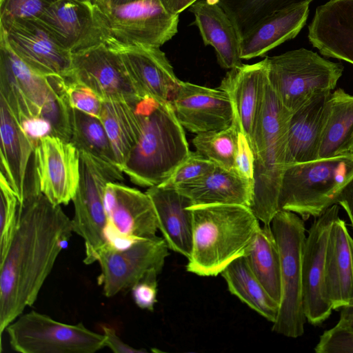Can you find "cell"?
Here are the masks:
<instances>
[{"label": "cell", "mask_w": 353, "mask_h": 353, "mask_svg": "<svg viewBox=\"0 0 353 353\" xmlns=\"http://www.w3.org/2000/svg\"><path fill=\"white\" fill-rule=\"evenodd\" d=\"M0 37L32 70L46 77H68L72 52L61 48L35 19L0 23Z\"/></svg>", "instance_id": "2e32d148"}, {"label": "cell", "mask_w": 353, "mask_h": 353, "mask_svg": "<svg viewBox=\"0 0 353 353\" xmlns=\"http://www.w3.org/2000/svg\"><path fill=\"white\" fill-rule=\"evenodd\" d=\"M90 1H92V0H90Z\"/></svg>", "instance_id": "11a10c76"}, {"label": "cell", "mask_w": 353, "mask_h": 353, "mask_svg": "<svg viewBox=\"0 0 353 353\" xmlns=\"http://www.w3.org/2000/svg\"><path fill=\"white\" fill-rule=\"evenodd\" d=\"M104 43L119 53L131 79L143 97L170 101L181 80L175 75L172 65L160 48Z\"/></svg>", "instance_id": "ffe728a7"}, {"label": "cell", "mask_w": 353, "mask_h": 353, "mask_svg": "<svg viewBox=\"0 0 353 353\" xmlns=\"http://www.w3.org/2000/svg\"><path fill=\"white\" fill-rule=\"evenodd\" d=\"M163 6L167 9L170 0H160Z\"/></svg>", "instance_id": "816d5d0a"}, {"label": "cell", "mask_w": 353, "mask_h": 353, "mask_svg": "<svg viewBox=\"0 0 353 353\" xmlns=\"http://www.w3.org/2000/svg\"><path fill=\"white\" fill-rule=\"evenodd\" d=\"M190 208L192 248L187 271L215 276L244 255L261 226L259 220L249 207L241 205H199Z\"/></svg>", "instance_id": "7a4b0ae2"}, {"label": "cell", "mask_w": 353, "mask_h": 353, "mask_svg": "<svg viewBox=\"0 0 353 353\" xmlns=\"http://www.w3.org/2000/svg\"><path fill=\"white\" fill-rule=\"evenodd\" d=\"M345 222L339 216L329 234L325 257L323 283L324 299L333 310H339L353 301V255Z\"/></svg>", "instance_id": "d4e9b609"}, {"label": "cell", "mask_w": 353, "mask_h": 353, "mask_svg": "<svg viewBox=\"0 0 353 353\" xmlns=\"http://www.w3.org/2000/svg\"><path fill=\"white\" fill-rule=\"evenodd\" d=\"M63 77H46L26 65L0 37V99L21 124L41 117L53 129L61 128L68 114Z\"/></svg>", "instance_id": "5b68a950"}, {"label": "cell", "mask_w": 353, "mask_h": 353, "mask_svg": "<svg viewBox=\"0 0 353 353\" xmlns=\"http://www.w3.org/2000/svg\"><path fill=\"white\" fill-rule=\"evenodd\" d=\"M331 92L323 91L314 94L290 113L287 165L318 159L326 105Z\"/></svg>", "instance_id": "484cf974"}, {"label": "cell", "mask_w": 353, "mask_h": 353, "mask_svg": "<svg viewBox=\"0 0 353 353\" xmlns=\"http://www.w3.org/2000/svg\"><path fill=\"white\" fill-rule=\"evenodd\" d=\"M69 79L93 91L102 101L138 103L143 97L119 53L101 42L72 53Z\"/></svg>", "instance_id": "4fadbf2b"}, {"label": "cell", "mask_w": 353, "mask_h": 353, "mask_svg": "<svg viewBox=\"0 0 353 353\" xmlns=\"http://www.w3.org/2000/svg\"><path fill=\"white\" fill-rule=\"evenodd\" d=\"M123 179L122 172L112 170L90 155L80 152V179L72 199L74 214L71 220L73 232L84 241L83 263L94 261L97 252L107 243V216L104 192L108 183Z\"/></svg>", "instance_id": "8fae6325"}, {"label": "cell", "mask_w": 353, "mask_h": 353, "mask_svg": "<svg viewBox=\"0 0 353 353\" xmlns=\"http://www.w3.org/2000/svg\"><path fill=\"white\" fill-rule=\"evenodd\" d=\"M65 79V92L70 106L99 119L102 100L88 88L69 79Z\"/></svg>", "instance_id": "ab89813d"}, {"label": "cell", "mask_w": 353, "mask_h": 353, "mask_svg": "<svg viewBox=\"0 0 353 353\" xmlns=\"http://www.w3.org/2000/svg\"><path fill=\"white\" fill-rule=\"evenodd\" d=\"M70 124V141L79 152L90 155L112 170L122 172L117 165L110 141L100 119L71 108Z\"/></svg>", "instance_id": "836d02e7"}, {"label": "cell", "mask_w": 353, "mask_h": 353, "mask_svg": "<svg viewBox=\"0 0 353 353\" xmlns=\"http://www.w3.org/2000/svg\"><path fill=\"white\" fill-rule=\"evenodd\" d=\"M57 0H0V23L18 19H36Z\"/></svg>", "instance_id": "f35d334b"}, {"label": "cell", "mask_w": 353, "mask_h": 353, "mask_svg": "<svg viewBox=\"0 0 353 353\" xmlns=\"http://www.w3.org/2000/svg\"><path fill=\"white\" fill-rule=\"evenodd\" d=\"M73 232L61 205L32 190L19 204L17 225L0 263V334L32 306Z\"/></svg>", "instance_id": "6da1fadb"}, {"label": "cell", "mask_w": 353, "mask_h": 353, "mask_svg": "<svg viewBox=\"0 0 353 353\" xmlns=\"http://www.w3.org/2000/svg\"><path fill=\"white\" fill-rule=\"evenodd\" d=\"M353 176V154L286 165L279 196V210L292 212L304 221L319 217L336 204L341 190Z\"/></svg>", "instance_id": "8992f818"}, {"label": "cell", "mask_w": 353, "mask_h": 353, "mask_svg": "<svg viewBox=\"0 0 353 353\" xmlns=\"http://www.w3.org/2000/svg\"><path fill=\"white\" fill-rule=\"evenodd\" d=\"M1 171L19 203L26 197L28 170L35 145L0 99Z\"/></svg>", "instance_id": "4316f807"}, {"label": "cell", "mask_w": 353, "mask_h": 353, "mask_svg": "<svg viewBox=\"0 0 353 353\" xmlns=\"http://www.w3.org/2000/svg\"><path fill=\"white\" fill-rule=\"evenodd\" d=\"M243 256L268 294L279 304L281 298V259L270 225L260 226Z\"/></svg>", "instance_id": "d6a6232c"}, {"label": "cell", "mask_w": 353, "mask_h": 353, "mask_svg": "<svg viewBox=\"0 0 353 353\" xmlns=\"http://www.w3.org/2000/svg\"><path fill=\"white\" fill-rule=\"evenodd\" d=\"M27 136L33 141L35 146L43 137L53 136L51 124L41 117H34L27 119L21 123Z\"/></svg>", "instance_id": "ee69618b"}, {"label": "cell", "mask_w": 353, "mask_h": 353, "mask_svg": "<svg viewBox=\"0 0 353 353\" xmlns=\"http://www.w3.org/2000/svg\"><path fill=\"white\" fill-rule=\"evenodd\" d=\"M145 192L152 202L158 229L169 249L188 259L192 248V201L171 186H152Z\"/></svg>", "instance_id": "cb8c5ba5"}, {"label": "cell", "mask_w": 353, "mask_h": 353, "mask_svg": "<svg viewBox=\"0 0 353 353\" xmlns=\"http://www.w3.org/2000/svg\"><path fill=\"white\" fill-rule=\"evenodd\" d=\"M170 103L182 126L199 134L225 130L234 121V113L228 94L181 81Z\"/></svg>", "instance_id": "ac0fdd59"}, {"label": "cell", "mask_w": 353, "mask_h": 353, "mask_svg": "<svg viewBox=\"0 0 353 353\" xmlns=\"http://www.w3.org/2000/svg\"><path fill=\"white\" fill-rule=\"evenodd\" d=\"M80 1H86V2H90L91 3L90 0H80Z\"/></svg>", "instance_id": "db71d44e"}, {"label": "cell", "mask_w": 353, "mask_h": 353, "mask_svg": "<svg viewBox=\"0 0 353 353\" xmlns=\"http://www.w3.org/2000/svg\"><path fill=\"white\" fill-rule=\"evenodd\" d=\"M102 329L105 336V347H109L113 352L134 353L147 352L145 350L135 349L125 343L112 327L104 325L102 327Z\"/></svg>", "instance_id": "f6af8a7d"}, {"label": "cell", "mask_w": 353, "mask_h": 353, "mask_svg": "<svg viewBox=\"0 0 353 353\" xmlns=\"http://www.w3.org/2000/svg\"><path fill=\"white\" fill-rule=\"evenodd\" d=\"M353 139V95L339 88L331 92L318 159L347 154Z\"/></svg>", "instance_id": "4dcf8cb0"}, {"label": "cell", "mask_w": 353, "mask_h": 353, "mask_svg": "<svg viewBox=\"0 0 353 353\" xmlns=\"http://www.w3.org/2000/svg\"><path fill=\"white\" fill-rule=\"evenodd\" d=\"M94 8L102 32L101 42L160 48L178 32L179 14L168 11L160 0Z\"/></svg>", "instance_id": "9c48e42d"}, {"label": "cell", "mask_w": 353, "mask_h": 353, "mask_svg": "<svg viewBox=\"0 0 353 353\" xmlns=\"http://www.w3.org/2000/svg\"><path fill=\"white\" fill-rule=\"evenodd\" d=\"M281 259V298L272 331L290 338L304 333L302 263L306 239L304 220L297 214L278 211L270 223Z\"/></svg>", "instance_id": "52a82bcc"}, {"label": "cell", "mask_w": 353, "mask_h": 353, "mask_svg": "<svg viewBox=\"0 0 353 353\" xmlns=\"http://www.w3.org/2000/svg\"><path fill=\"white\" fill-rule=\"evenodd\" d=\"M309 5L274 11L250 26L243 32L241 59L263 56L286 41L294 38L305 26Z\"/></svg>", "instance_id": "83f0119b"}, {"label": "cell", "mask_w": 353, "mask_h": 353, "mask_svg": "<svg viewBox=\"0 0 353 353\" xmlns=\"http://www.w3.org/2000/svg\"><path fill=\"white\" fill-rule=\"evenodd\" d=\"M350 244L353 255V239L352 237ZM336 325L353 332V301L350 305L341 308L339 321Z\"/></svg>", "instance_id": "7dc6e473"}, {"label": "cell", "mask_w": 353, "mask_h": 353, "mask_svg": "<svg viewBox=\"0 0 353 353\" xmlns=\"http://www.w3.org/2000/svg\"><path fill=\"white\" fill-rule=\"evenodd\" d=\"M336 203L345 210L353 228V176L341 190L336 199Z\"/></svg>", "instance_id": "bcb514c9"}, {"label": "cell", "mask_w": 353, "mask_h": 353, "mask_svg": "<svg viewBox=\"0 0 353 353\" xmlns=\"http://www.w3.org/2000/svg\"><path fill=\"white\" fill-rule=\"evenodd\" d=\"M347 153L352 154H353V139L351 143V145L349 148V150L347 151Z\"/></svg>", "instance_id": "f5cc1de1"}, {"label": "cell", "mask_w": 353, "mask_h": 353, "mask_svg": "<svg viewBox=\"0 0 353 353\" xmlns=\"http://www.w3.org/2000/svg\"><path fill=\"white\" fill-rule=\"evenodd\" d=\"M91 3L99 9H105L110 6V0H92Z\"/></svg>", "instance_id": "681fc988"}, {"label": "cell", "mask_w": 353, "mask_h": 353, "mask_svg": "<svg viewBox=\"0 0 353 353\" xmlns=\"http://www.w3.org/2000/svg\"><path fill=\"white\" fill-rule=\"evenodd\" d=\"M314 351L316 353H353V332L336 324L320 336Z\"/></svg>", "instance_id": "60d3db41"}, {"label": "cell", "mask_w": 353, "mask_h": 353, "mask_svg": "<svg viewBox=\"0 0 353 353\" xmlns=\"http://www.w3.org/2000/svg\"><path fill=\"white\" fill-rule=\"evenodd\" d=\"M176 188L188 196L193 205L230 204L250 208L253 196V181L217 165L203 178Z\"/></svg>", "instance_id": "f1b7e54d"}, {"label": "cell", "mask_w": 353, "mask_h": 353, "mask_svg": "<svg viewBox=\"0 0 353 353\" xmlns=\"http://www.w3.org/2000/svg\"><path fill=\"white\" fill-rule=\"evenodd\" d=\"M254 161V154L250 143L239 128L234 170L242 177L253 181Z\"/></svg>", "instance_id": "b9f144b4"}, {"label": "cell", "mask_w": 353, "mask_h": 353, "mask_svg": "<svg viewBox=\"0 0 353 353\" xmlns=\"http://www.w3.org/2000/svg\"><path fill=\"white\" fill-rule=\"evenodd\" d=\"M79 179L77 148L57 137L41 138L33 153V185L53 204L67 205L75 195Z\"/></svg>", "instance_id": "9a60e30c"}, {"label": "cell", "mask_w": 353, "mask_h": 353, "mask_svg": "<svg viewBox=\"0 0 353 353\" xmlns=\"http://www.w3.org/2000/svg\"><path fill=\"white\" fill-rule=\"evenodd\" d=\"M308 39L323 56L353 64V0H329L317 7Z\"/></svg>", "instance_id": "603a6c76"}, {"label": "cell", "mask_w": 353, "mask_h": 353, "mask_svg": "<svg viewBox=\"0 0 353 353\" xmlns=\"http://www.w3.org/2000/svg\"><path fill=\"white\" fill-rule=\"evenodd\" d=\"M169 248L157 236L133 241L123 247L107 243L96 254L101 273L98 283L107 297L132 288L143 279L162 271Z\"/></svg>", "instance_id": "7c38bea8"}, {"label": "cell", "mask_w": 353, "mask_h": 353, "mask_svg": "<svg viewBox=\"0 0 353 353\" xmlns=\"http://www.w3.org/2000/svg\"><path fill=\"white\" fill-rule=\"evenodd\" d=\"M35 20L72 53L102 41L96 10L90 2L57 0Z\"/></svg>", "instance_id": "d6986e66"}, {"label": "cell", "mask_w": 353, "mask_h": 353, "mask_svg": "<svg viewBox=\"0 0 353 353\" xmlns=\"http://www.w3.org/2000/svg\"><path fill=\"white\" fill-rule=\"evenodd\" d=\"M290 115L269 82L251 141L254 161L250 208L263 225H270L279 211V196L287 165Z\"/></svg>", "instance_id": "277c9868"}, {"label": "cell", "mask_w": 353, "mask_h": 353, "mask_svg": "<svg viewBox=\"0 0 353 353\" xmlns=\"http://www.w3.org/2000/svg\"><path fill=\"white\" fill-rule=\"evenodd\" d=\"M6 332L12 350L21 353H94L105 347V336L75 325L57 321L32 310L10 323Z\"/></svg>", "instance_id": "30bf717a"}, {"label": "cell", "mask_w": 353, "mask_h": 353, "mask_svg": "<svg viewBox=\"0 0 353 353\" xmlns=\"http://www.w3.org/2000/svg\"><path fill=\"white\" fill-rule=\"evenodd\" d=\"M0 263L5 259L13 239L17 225L19 200L7 179L0 172Z\"/></svg>", "instance_id": "8d00e7d4"}, {"label": "cell", "mask_w": 353, "mask_h": 353, "mask_svg": "<svg viewBox=\"0 0 353 353\" xmlns=\"http://www.w3.org/2000/svg\"><path fill=\"white\" fill-rule=\"evenodd\" d=\"M141 0H110V6L123 5Z\"/></svg>", "instance_id": "f907efd6"}, {"label": "cell", "mask_w": 353, "mask_h": 353, "mask_svg": "<svg viewBox=\"0 0 353 353\" xmlns=\"http://www.w3.org/2000/svg\"><path fill=\"white\" fill-rule=\"evenodd\" d=\"M189 9L204 45L214 48L219 64L229 70L241 65L243 32L220 0H197Z\"/></svg>", "instance_id": "7402d4cb"}, {"label": "cell", "mask_w": 353, "mask_h": 353, "mask_svg": "<svg viewBox=\"0 0 353 353\" xmlns=\"http://www.w3.org/2000/svg\"><path fill=\"white\" fill-rule=\"evenodd\" d=\"M231 294L272 323L279 304L255 276L244 256L232 261L221 273Z\"/></svg>", "instance_id": "1f68e13d"}, {"label": "cell", "mask_w": 353, "mask_h": 353, "mask_svg": "<svg viewBox=\"0 0 353 353\" xmlns=\"http://www.w3.org/2000/svg\"><path fill=\"white\" fill-rule=\"evenodd\" d=\"M215 166L213 162L197 151H190L171 176L161 185L176 188L196 181L211 172Z\"/></svg>", "instance_id": "74e56055"}, {"label": "cell", "mask_w": 353, "mask_h": 353, "mask_svg": "<svg viewBox=\"0 0 353 353\" xmlns=\"http://www.w3.org/2000/svg\"><path fill=\"white\" fill-rule=\"evenodd\" d=\"M239 128L234 121L227 129L196 134L193 145L198 152L216 165L234 170Z\"/></svg>", "instance_id": "e575fe53"}, {"label": "cell", "mask_w": 353, "mask_h": 353, "mask_svg": "<svg viewBox=\"0 0 353 353\" xmlns=\"http://www.w3.org/2000/svg\"><path fill=\"white\" fill-rule=\"evenodd\" d=\"M268 83L265 57L259 62L242 64L230 69L218 87L229 96L234 110V121L248 138L250 145Z\"/></svg>", "instance_id": "44dd1931"}, {"label": "cell", "mask_w": 353, "mask_h": 353, "mask_svg": "<svg viewBox=\"0 0 353 353\" xmlns=\"http://www.w3.org/2000/svg\"><path fill=\"white\" fill-rule=\"evenodd\" d=\"M266 59L270 84L290 113L314 94L332 91L343 72L341 63L327 60L305 48Z\"/></svg>", "instance_id": "ba28073f"}, {"label": "cell", "mask_w": 353, "mask_h": 353, "mask_svg": "<svg viewBox=\"0 0 353 353\" xmlns=\"http://www.w3.org/2000/svg\"><path fill=\"white\" fill-rule=\"evenodd\" d=\"M334 204L314 222L306 236L302 263L303 305L307 321L318 325L332 314V305L324 299L323 283L325 257L330 229L339 217Z\"/></svg>", "instance_id": "e0dca14e"}, {"label": "cell", "mask_w": 353, "mask_h": 353, "mask_svg": "<svg viewBox=\"0 0 353 353\" xmlns=\"http://www.w3.org/2000/svg\"><path fill=\"white\" fill-rule=\"evenodd\" d=\"M139 105L142 130L122 171L133 183L150 188L165 182L190 151L170 101L145 97Z\"/></svg>", "instance_id": "3957f363"}, {"label": "cell", "mask_w": 353, "mask_h": 353, "mask_svg": "<svg viewBox=\"0 0 353 353\" xmlns=\"http://www.w3.org/2000/svg\"><path fill=\"white\" fill-rule=\"evenodd\" d=\"M313 0H220L233 15L243 32L259 19L274 11L303 5Z\"/></svg>", "instance_id": "d590c367"}, {"label": "cell", "mask_w": 353, "mask_h": 353, "mask_svg": "<svg viewBox=\"0 0 353 353\" xmlns=\"http://www.w3.org/2000/svg\"><path fill=\"white\" fill-rule=\"evenodd\" d=\"M157 276H148L132 288L133 299L139 307L153 311L157 301Z\"/></svg>", "instance_id": "7bdbcfd3"}, {"label": "cell", "mask_w": 353, "mask_h": 353, "mask_svg": "<svg viewBox=\"0 0 353 353\" xmlns=\"http://www.w3.org/2000/svg\"><path fill=\"white\" fill-rule=\"evenodd\" d=\"M102 101L99 119L110 141L117 165L122 171L140 137L143 113L139 101Z\"/></svg>", "instance_id": "f546056e"}, {"label": "cell", "mask_w": 353, "mask_h": 353, "mask_svg": "<svg viewBox=\"0 0 353 353\" xmlns=\"http://www.w3.org/2000/svg\"><path fill=\"white\" fill-rule=\"evenodd\" d=\"M104 205L107 236L114 245L123 247L157 236V216L146 192L111 181L105 186Z\"/></svg>", "instance_id": "5bb4252c"}, {"label": "cell", "mask_w": 353, "mask_h": 353, "mask_svg": "<svg viewBox=\"0 0 353 353\" xmlns=\"http://www.w3.org/2000/svg\"><path fill=\"white\" fill-rule=\"evenodd\" d=\"M197 0H170L167 10L173 13L180 14Z\"/></svg>", "instance_id": "c3c4849f"}]
</instances>
